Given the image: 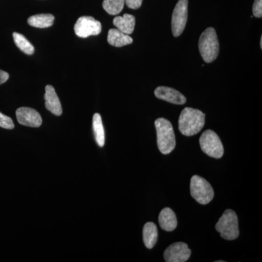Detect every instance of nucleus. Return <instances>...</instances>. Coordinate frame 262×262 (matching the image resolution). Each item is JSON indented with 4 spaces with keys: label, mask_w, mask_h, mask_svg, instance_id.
Returning a JSON list of instances; mask_svg holds the SVG:
<instances>
[{
    "label": "nucleus",
    "mask_w": 262,
    "mask_h": 262,
    "mask_svg": "<svg viewBox=\"0 0 262 262\" xmlns=\"http://www.w3.org/2000/svg\"><path fill=\"white\" fill-rule=\"evenodd\" d=\"M206 115L201 110L184 108L179 119V129L183 135L192 136L198 134L205 125Z\"/></svg>",
    "instance_id": "1"
},
{
    "label": "nucleus",
    "mask_w": 262,
    "mask_h": 262,
    "mask_svg": "<svg viewBox=\"0 0 262 262\" xmlns=\"http://www.w3.org/2000/svg\"><path fill=\"white\" fill-rule=\"evenodd\" d=\"M155 125L158 149L162 154H170L176 147L175 134L172 124L166 119L158 118L155 121Z\"/></svg>",
    "instance_id": "2"
},
{
    "label": "nucleus",
    "mask_w": 262,
    "mask_h": 262,
    "mask_svg": "<svg viewBox=\"0 0 262 262\" xmlns=\"http://www.w3.org/2000/svg\"><path fill=\"white\" fill-rule=\"evenodd\" d=\"M199 51L206 63H211L216 59L220 53V43L214 29L210 27L201 34L199 39Z\"/></svg>",
    "instance_id": "3"
},
{
    "label": "nucleus",
    "mask_w": 262,
    "mask_h": 262,
    "mask_svg": "<svg viewBox=\"0 0 262 262\" xmlns=\"http://www.w3.org/2000/svg\"><path fill=\"white\" fill-rule=\"evenodd\" d=\"M215 229L220 232L222 238L233 241L239 236L238 219L235 212L226 210L215 225Z\"/></svg>",
    "instance_id": "4"
},
{
    "label": "nucleus",
    "mask_w": 262,
    "mask_h": 262,
    "mask_svg": "<svg viewBox=\"0 0 262 262\" xmlns=\"http://www.w3.org/2000/svg\"><path fill=\"white\" fill-rule=\"evenodd\" d=\"M191 195L198 203L207 205L213 199L214 191L206 179L193 176L190 182Z\"/></svg>",
    "instance_id": "5"
},
{
    "label": "nucleus",
    "mask_w": 262,
    "mask_h": 262,
    "mask_svg": "<svg viewBox=\"0 0 262 262\" xmlns=\"http://www.w3.org/2000/svg\"><path fill=\"white\" fill-rule=\"evenodd\" d=\"M200 145L203 152L215 159H220L224 155V146L220 138L211 130L203 133L200 138Z\"/></svg>",
    "instance_id": "6"
},
{
    "label": "nucleus",
    "mask_w": 262,
    "mask_h": 262,
    "mask_svg": "<svg viewBox=\"0 0 262 262\" xmlns=\"http://www.w3.org/2000/svg\"><path fill=\"white\" fill-rule=\"evenodd\" d=\"M101 22L91 16H82L77 19L75 25V32L77 37L87 38L98 35L101 32Z\"/></svg>",
    "instance_id": "7"
},
{
    "label": "nucleus",
    "mask_w": 262,
    "mask_h": 262,
    "mask_svg": "<svg viewBox=\"0 0 262 262\" xmlns=\"http://www.w3.org/2000/svg\"><path fill=\"white\" fill-rule=\"evenodd\" d=\"M188 18V0H179L172 15L171 29L174 37H179L185 29Z\"/></svg>",
    "instance_id": "8"
},
{
    "label": "nucleus",
    "mask_w": 262,
    "mask_h": 262,
    "mask_svg": "<svg viewBox=\"0 0 262 262\" xmlns=\"http://www.w3.org/2000/svg\"><path fill=\"white\" fill-rule=\"evenodd\" d=\"M191 256V250L187 244L182 242L170 245L164 252V258L167 262H185Z\"/></svg>",
    "instance_id": "9"
},
{
    "label": "nucleus",
    "mask_w": 262,
    "mask_h": 262,
    "mask_svg": "<svg viewBox=\"0 0 262 262\" xmlns=\"http://www.w3.org/2000/svg\"><path fill=\"white\" fill-rule=\"evenodd\" d=\"M16 117L20 125L32 127H39L42 119L38 112L29 107H20L16 110Z\"/></svg>",
    "instance_id": "10"
},
{
    "label": "nucleus",
    "mask_w": 262,
    "mask_h": 262,
    "mask_svg": "<svg viewBox=\"0 0 262 262\" xmlns=\"http://www.w3.org/2000/svg\"><path fill=\"white\" fill-rule=\"evenodd\" d=\"M155 95L157 98L174 104H184L187 101L184 95L171 88L160 86L155 89Z\"/></svg>",
    "instance_id": "11"
},
{
    "label": "nucleus",
    "mask_w": 262,
    "mask_h": 262,
    "mask_svg": "<svg viewBox=\"0 0 262 262\" xmlns=\"http://www.w3.org/2000/svg\"><path fill=\"white\" fill-rule=\"evenodd\" d=\"M45 100H46V107L48 111L56 116H61L62 115L61 102L54 88L50 84L46 87Z\"/></svg>",
    "instance_id": "12"
},
{
    "label": "nucleus",
    "mask_w": 262,
    "mask_h": 262,
    "mask_svg": "<svg viewBox=\"0 0 262 262\" xmlns=\"http://www.w3.org/2000/svg\"><path fill=\"white\" fill-rule=\"evenodd\" d=\"M160 227L167 232H172L177 227V215L173 210L165 208L162 210L159 215Z\"/></svg>",
    "instance_id": "13"
},
{
    "label": "nucleus",
    "mask_w": 262,
    "mask_h": 262,
    "mask_svg": "<svg viewBox=\"0 0 262 262\" xmlns=\"http://www.w3.org/2000/svg\"><path fill=\"white\" fill-rule=\"evenodd\" d=\"M107 41L111 46L121 48L132 44L134 40L128 34L122 32L119 29H112L108 31Z\"/></svg>",
    "instance_id": "14"
},
{
    "label": "nucleus",
    "mask_w": 262,
    "mask_h": 262,
    "mask_svg": "<svg viewBox=\"0 0 262 262\" xmlns=\"http://www.w3.org/2000/svg\"><path fill=\"white\" fill-rule=\"evenodd\" d=\"M113 24L117 29L130 35L134 32L135 28L136 18L134 15L125 13L123 16L115 17L113 20Z\"/></svg>",
    "instance_id": "15"
},
{
    "label": "nucleus",
    "mask_w": 262,
    "mask_h": 262,
    "mask_svg": "<svg viewBox=\"0 0 262 262\" xmlns=\"http://www.w3.org/2000/svg\"><path fill=\"white\" fill-rule=\"evenodd\" d=\"M158 231L153 222H147L143 229V239L146 248L151 249L158 242Z\"/></svg>",
    "instance_id": "16"
},
{
    "label": "nucleus",
    "mask_w": 262,
    "mask_h": 262,
    "mask_svg": "<svg viewBox=\"0 0 262 262\" xmlns=\"http://www.w3.org/2000/svg\"><path fill=\"white\" fill-rule=\"evenodd\" d=\"M55 17L52 14H38L31 16L28 19V24L31 27L36 28H48L54 23Z\"/></svg>",
    "instance_id": "17"
},
{
    "label": "nucleus",
    "mask_w": 262,
    "mask_h": 262,
    "mask_svg": "<svg viewBox=\"0 0 262 262\" xmlns=\"http://www.w3.org/2000/svg\"><path fill=\"white\" fill-rule=\"evenodd\" d=\"M93 127L96 142L100 147H103L105 144V133L103 128L102 119L98 113L94 114L93 117Z\"/></svg>",
    "instance_id": "18"
},
{
    "label": "nucleus",
    "mask_w": 262,
    "mask_h": 262,
    "mask_svg": "<svg viewBox=\"0 0 262 262\" xmlns=\"http://www.w3.org/2000/svg\"><path fill=\"white\" fill-rule=\"evenodd\" d=\"M15 45L22 52L27 55H32L34 53V46L31 44L28 39L21 34L14 32L13 34Z\"/></svg>",
    "instance_id": "19"
},
{
    "label": "nucleus",
    "mask_w": 262,
    "mask_h": 262,
    "mask_svg": "<svg viewBox=\"0 0 262 262\" xmlns=\"http://www.w3.org/2000/svg\"><path fill=\"white\" fill-rule=\"evenodd\" d=\"M125 5V0H104L103 9L110 15H115L121 13Z\"/></svg>",
    "instance_id": "20"
},
{
    "label": "nucleus",
    "mask_w": 262,
    "mask_h": 262,
    "mask_svg": "<svg viewBox=\"0 0 262 262\" xmlns=\"http://www.w3.org/2000/svg\"><path fill=\"white\" fill-rule=\"evenodd\" d=\"M0 127L12 130V129L14 128L15 125L13 120L10 117L6 116V115L0 113Z\"/></svg>",
    "instance_id": "21"
},
{
    "label": "nucleus",
    "mask_w": 262,
    "mask_h": 262,
    "mask_svg": "<svg viewBox=\"0 0 262 262\" xmlns=\"http://www.w3.org/2000/svg\"><path fill=\"white\" fill-rule=\"evenodd\" d=\"M253 13L256 18H261L262 0H255L253 5Z\"/></svg>",
    "instance_id": "22"
},
{
    "label": "nucleus",
    "mask_w": 262,
    "mask_h": 262,
    "mask_svg": "<svg viewBox=\"0 0 262 262\" xmlns=\"http://www.w3.org/2000/svg\"><path fill=\"white\" fill-rule=\"evenodd\" d=\"M143 0H125L127 6L130 9H139L142 4Z\"/></svg>",
    "instance_id": "23"
},
{
    "label": "nucleus",
    "mask_w": 262,
    "mask_h": 262,
    "mask_svg": "<svg viewBox=\"0 0 262 262\" xmlns=\"http://www.w3.org/2000/svg\"><path fill=\"white\" fill-rule=\"evenodd\" d=\"M9 79V75L5 71L0 70V84L5 83Z\"/></svg>",
    "instance_id": "24"
},
{
    "label": "nucleus",
    "mask_w": 262,
    "mask_h": 262,
    "mask_svg": "<svg viewBox=\"0 0 262 262\" xmlns=\"http://www.w3.org/2000/svg\"><path fill=\"white\" fill-rule=\"evenodd\" d=\"M260 46H261V48H262V37H261V42H260Z\"/></svg>",
    "instance_id": "25"
}]
</instances>
